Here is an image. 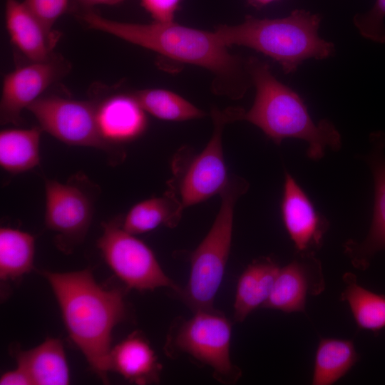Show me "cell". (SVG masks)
I'll return each instance as SVG.
<instances>
[{"label": "cell", "instance_id": "d6986e66", "mask_svg": "<svg viewBox=\"0 0 385 385\" xmlns=\"http://www.w3.org/2000/svg\"><path fill=\"white\" fill-rule=\"evenodd\" d=\"M17 366L37 385L68 384L69 370L63 344L58 339L48 338L38 346L29 349H13Z\"/></svg>", "mask_w": 385, "mask_h": 385}, {"label": "cell", "instance_id": "ac0fdd59", "mask_svg": "<svg viewBox=\"0 0 385 385\" xmlns=\"http://www.w3.org/2000/svg\"><path fill=\"white\" fill-rule=\"evenodd\" d=\"M271 257H260L251 262L238 279L234 302V319L243 322L269 298L280 270Z\"/></svg>", "mask_w": 385, "mask_h": 385}, {"label": "cell", "instance_id": "8fae6325", "mask_svg": "<svg viewBox=\"0 0 385 385\" xmlns=\"http://www.w3.org/2000/svg\"><path fill=\"white\" fill-rule=\"evenodd\" d=\"M69 68L67 61L54 55L48 61H31L7 73L4 78L0 101L1 123L19 125L22 111L63 77Z\"/></svg>", "mask_w": 385, "mask_h": 385}, {"label": "cell", "instance_id": "7a4b0ae2", "mask_svg": "<svg viewBox=\"0 0 385 385\" xmlns=\"http://www.w3.org/2000/svg\"><path fill=\"white\" fill-rule=\"evenodd\" d=\"M42 274L55 294L70 338L107 384L112 332L127 314L123 291L101 287L88 268Z\"/></svg>", "mask_w": 385, "mask_h": 385}, {"label": "cell", "instance_id": "484cf974", "mask_svg": "<svg viewBox=\"0 0 385 385\" xmlns=\"http://www.w3.org/2000/svg\"><path fill=\"white\" fill-rule=\"evenodd\" d=\"M385 0H376L370 10L357 14L353 23L359 34L369 41L385 44Z\"/></svg>", "mask_w": 385, "mask_h": 385}, {"label": "cell", "instance_id": "30bf717a", "mask_svg": "<svg viewBox=\"0 0 385 385\" xmlns=\"http://www.w3.org/2000/svg\"><path fill=\"white\" fill-rule=\"evenodd\" d=\"M97 102L78 101L57 96H41L27 109L41 128L60 141L71 145L91 147L120 161L125 153L101 135L96 118Z\"/></svg>", "mask_w": 385, "mask_h": 385}, {"label": "cell", "instance_id": "603a6c76", "mask_svg": "<svg viewBox=\"0 0 385 385\" xmlns=\"http://www.w3.org/2000/svg\"><path fill=\"white\" fill-rule=\"evenodd\" d=\"M344 289L340 299L346 302L357 327L374 333L385 328V295L373 292L357 282L350 272L342 277Z\"/></svg>", "mask_w": 385, "mask_h": 385}, {"label": "cell", "instance_id": "3957f363", "mask_svg": "<svg viewBox=\"0 0 385 385\" xmlns=\"http://www.w3.org/2000/svg\"><path fill=\"white\" fill-rule=\"evenodd\" d=\"M247 66L255 96L241 120L258 127L277 145L286 138L305 141L307 155L313 160L322 159L327 149L340 150L342 137L334 125L327 119L315 123L302 98L279 81L267 62L250 56L247 58Z\"/></svg>", "mask_w": 385, "mask_h": 385}, {"label": "cell", "instance_id": "cb8c5ba5", "mask_svg": "<svg viewBox=\"0 0 385 385\" xmlns=\"http://www.w3.org/2000/svg\"><path fill=\"white\" fill-rule=\"evenodd\" d=\"M35 240L29 233L11 227L0 229V278L15 280L33 268Z\"/></svg>", "mask_w": 385, "mask_h": 385}, {"label": "cell", "instance_id": "4316f807", "mask_svg": "<svg viewBox=\"0 0 385 385\" xmlns=\"http://www.w3.org/2000/svg\"><path fill=\"white\" fill-rule=\"evenodd\" d=\"M70 0H25L31 13L48 30L68 10Z\"/></svg>", "mask_w": 385, "mask_h": 385}, {"label": "cell", "instance_id": "52a82bcc", "mask_svg": "<svg viewBox=\"0 0 385 385\" xmlns=\"http://www.w3.org/2000/svg\"><path fill=\"white\" fill-rule=\"evenodd\" d=\"M244 111L239 107L212 108L214 128L205 148L197 154L191 153L187 148L177 152L168 190L178 197L184 210L219 194L223 188L229 176L223 155L222 132L227 123L241 120Z\"/></svg>", "mask_w": 385, "mask_h": 385}, {"label": "cell", "instance_id": "ba28073f", "mask_svg": "<svg viewBox=\"0 0 385 385\" xmlns=\"http://www.w3.org/2000/svg\"><path fill=\"white\" fill-rule=\"evenodd\" d=\"M98 247L111 270L128 288L153 291L168 287L181 289L162 270L153 251L122 227L118 217L102 224Z\"/></svg>", "mask_w": 385, "mask_h": 385}, {"label": "cell", "instance_id": "f1b7e54d", "mask_svg": "<svg viewBox=\"0 0 385 385\" xmlns=\"http://www.w3.org/2000/svg\"><path fill=\"white\" fill-rule=\"evenodd\" d=\"M1 385H31L32 381L28 374L21 367L5 372L0 379Z\"/></svg>", "mask_w": 385, "mask_h": 385}, {"label": "cell", "instance_id": "d4e9b609", "mask_svg": "<svg viewBox=\"0 0 385 385\" xmlns=\"http://www.w3.org/2000/svg\"><path fill=\"white\" fill-rule=\"evenodd\" d=\"M143 109L161 120L184 121L202 118L205 113L181 96L162 88H145L130 93Z\"/></svg>", "mask_w": 385, "mask_h": 385}, {"label": "cell", "instance_id": "9c48e42d", "mask_svg": "<svg viewBox=\"0 0 385 385\" xmlns=\"http://www.w3.org/2000/svg\"><path fill=\"white\" fill-rule=\"evenodd\" d=\"M45 224L56 232L58 248L71 252L84 239L90 227L99 188L83 173L65 183L45 180Z\"/></svg>", "mask_w": 385, "mask_h": 385}, {"label": "cell", "instance_id": "7c38bea8", "mask_svg": "<svg viewBox=\"0 0 385 385\" xmlns=\"http://www.w3.org/2000/svg\"><path fill=\"white\" fill-rule=\"evenodd\" d=\"M371 149L364 156L372 173L374 202L369 231L363 241L348 240L343 244L344 255L358 270H366L375 255L385 251V134L377 131L370 135Z\"/></svg>", "mask_w": 385, "mask_h": 385}, {"label": "cell", "instance_id": "ffe728a7", "mask_svg": "<svg viewBox=\"0 0 385 385\" xmlns=\"http://www.w3.org/2000/svg\"><path fill=\"white\" fill-rule=\"evenodd\" d=\"M184 208L178 197L167 190L161 197H152L135 204L122 217V227L132 235L150 232L160 225L175 227Z\"/></svg>", "mask_w": 385, "mask_h": 385}, {"label": "cell", "instance_id": "7402d4cb", "mask_svg": "<svg viewBox=\"0 0 385 385\" xmlns=\"http://www.w3.org/2000/svg\"><path fill=\"white\" fill-rule=\"evenodd\" d=\"M359 360L354 342L321 338L315 354L312 384L332 385L347 374Z\"/></svg>", "mask_w": 385, "mask_h": 385}, {"label": "cell", "instance_id": "83f0119b", "mask_svg": "<svg viewBox=\"0 0 385 385\" xmlns=\"http://www.w3.org/2000/svg\"><path fill=\"white\" fill-rule=\"evenodd\" d=\"M141 6L153 19L154 21H175L176 12L182 0H139Z\"/></svg>", "mask_w": 385, "mask_h": 385}, {"label": "cell", "instance_id": "4fadbf2b", "mask_svg": "<svg viewBox=\"0 0 385 385\" xmlns=\"http://www.w3.org/2000/svg\"><path fill=\"white\" fill-rule=\"evenodd\" d=\"M281 213L296 253L316 254L323 245L329 222L287 171L284 173Z\"/></svg>", "mask_w": 385, "mask_h": 385}, {"label": "cell", "instance_id": "e0dca14e", "mask_svg": "<svg viewBox=\"0 0 385 385\" xmlns=\"http://www.w3.org/2000/svg\"><path fill=\"white\" fill-rule=\"evenodd\" d=\"M111 369L142 385L158 382L162 366L146 338L135 332L112 349Z\"/></svg>", "mask_w": 385, "mask_h": 385}, {"label": "cell", "instance_id": "277c9868", "mask_svg": "<svg viewBox=\"0 0 385 385\" xmlns=\"http://www.w3.org/2000/svg\"><path fill=\"white\" fill-rule=\"evenodd\" d=\"M321 16L294 9L285 17L260 19L247 15L237 25H220L215 32L227 47L242 46L267 56L284 73H294L307 60H324L335 53V46L319 34Z\"/></svg>", "mask_w": 385, "mask_h": 385}, {"label": "cell", "instance_id": "4dcf8cb0", "mask_svg": "<svg viewBox=\"0 0 385 385\" xmlns=\"http://www.w3.org/2000/svg\"><path fill=\"white\" fill-rule=\"evenodd\" d=\"M278 0H247L248 4L255 9H261Z\"/></svg>", "mask_w": 385, "mask_h": 385}, {"label": "cell", "instance_id": "f546056e", "mask_svg": "<svg viewBox=\"0 0 385 385\" xmlns=\"http://www.w3.org/2000/svg\"><path fill=\"white\" fill-rule=\"evenodd\" d=\"M82 5L88 7L95 5H116L124 0H77Z\"/></svg>", "mask_w": 385, "mask_h": 385}, {"label": "cell", "instance_id": "9a60e30c", "mask_svg": "<svg viewBox=\"0 0 385 385\" xmlns=\"http://www.w3.org/2000/svg\"><path fill=\"white\" fill-rule=\"evenodd\" d=\"M5 23L11 41L31 61H45L54 56L60 34L47 29L24 2L6 0Z\"/></svg>", "mask_w": 385, "mask_h": 385}, {"label": "cell", "instance_id": "5b68a950", "mask_svg": "<svg viewBox=\"0 0 385 385\" xmlns=\"http://www.w3.org/2000/svg\"><path fill=\"white\" fill-rule=\"evenodd\" d=\"M248 188L249 183L245 178L229 176L219 193L220 207L214 222L190 256L189 279L178 294L193 313L214 309V299L230 251L235 207Z\"/></svg>", "mask_w": 385, "mask_h": 385}, {"label": "cell", "instance_id": "2e32d148", "mask_svg": "<svg viewBox=\"0 0 385 385\" xmlns=\"http://www.w3.org/2000/svg\"><path fill=\"white\" fill-rule=\"evenodd\" d=\"M145 113L130 93L109 96L97 102L96 118L101 134L115 145L135 140L146 129Z\"/></svg>", "mask_w": 385, "mask_h": 385}, {"label": "cell", "instance_id": "8992f818", "mask_svg": "<svg viewBox=\"0 0 385 385\" xmlns=\"http://www.w3.org/2000/svg\"><path fill=\"white\" fill-rule=\"evenodd\" d=\"M232 326L228 319L214 309L194 312L192 317H178L171 324L164 351L172 359L185 355L197 365L208 367L220 383H236L241 369L230 358Z\"/></svg>", "mask_w": 385, "mask_h": 385}, {"label": "cell", "instance_id": "44dd1931", "mask_svg": "<svg viewBox=\"0 0 385 385\" xmlns=\"http://www.w3.org/2000/svg\"><path fill=\"white\" fill-rule=\"evenodd\" d=\"M41 127L5 129L0 133V165L12 174L33 169L39 164Z\"/></svg>", "mask_w": 385, "mask_h": 385}, {"label": "cell", "instance_id": "5bb4252c", "mask_svg": "<svg viewBox=\"0 0 385 385\" xmlns=\"http://www.w3.org/2000/svg\"><path fill=\"white\" fill-rule=\"evenodd\" d=\"M325 280L322 264L315 254H297L281 267L271 294L262 308L285 313L304 312L309 295L324 291Z\"/></svg>", "mask_w": 385, "mask_h": 385}, {"label": "cell", "instance_id": "6da1fadb", "mask_svg": "<svg viewBox=\"0 0 385 385\" xmlns=\"http://www.w3.org/2000/svg\"><path fill=\"white\" fill-rule=\"evenodd\" d=\"M89 29L149 49L169 59L205 68L213 76L212 90L233 100L242 98L252 86L247 58L232 54L215 31L175 21L150 24L121 22L88 9L76 14Z\"/></svg>", "mask_w": 385, "mask_h": 385}]
</instances>
